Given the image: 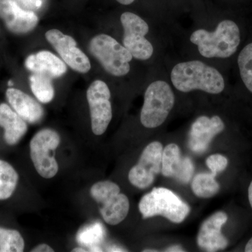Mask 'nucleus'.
Listing matches in <instances>:
<instances>
[{
  "mask_svg": "<svg viewBox=\"0 0 252 252\" xmlns=\"http://www.w3.org/2000/svg\"><path fill=\"white\" fill-rule=\"evenodd\" d=\"M171 81L177 90L184 93L200 90L219 94L225 88L224 79L220 72L198 61L176 64L172 70Z\"/></svg>",
  "mask_w": 252,
  "mask_h": 252,
  "instance_id": "obj_1",
  "label": "nucleus"
},
{
  "mask_svg": "<svg viewBox=\"0 0 252 252\" xmlns=\"http://www.w3.org/2000/svg\"><path fill=\"white\" fill-rule=\"evenodd\" d=\"M190 41L198 46L205 58L226 59L236 52L240 42V32L236 23L230 20L221 21L215 31L200 29L190 35Z\"/></svg>",
  "mask_w": 252,
  "mask_h": 252,
  "instance_id": "obj_2",
  "label": "nucleus"
},
{
  "mask_svg": "<svg viewBox=\"0 0 252 252\" xmlns=\"http://www.w3.org/2000/svg\"><path fill=\"white\" fill-rule=\"evenodd\" d=\"M142 218L165 217L173 223H182L190 212L188 204L170 189L159 187L144 195L139 203Z\"/></svg>",
  "mask_w": 252,
  "mask_h": 252,
  "instance_id": "obj_3",
  "label": "nucleus"
},
{
  "mask_svg": "<svg viewBox=\"0 0 252 252\" xmlns=\"http://www.w3.org/2000/svg\"><path fill=\"white\" fill-rule=\"evenodd\" d=\"M175 94L165 81H157L151 84L144 94L140 121L147 128L162 125L175 104Z\"/></svg>",
  "mask_w": 252,
  "mask_h": 252,
  "instance_id": "obj_4",
  "label": "nucleus"
},
{
  "mask_svg": "<svg viewBox=\"0 0 252 252\" xmlns=\"http://www.w3.org/2000/svg\"><path fill=\"white\" fill-rule=\"evenodd\" d=\"M90 193L98 204L99 213L107 224L122 223L128 215L130 202L120 187L111 181H100L91 187Z\"/></svg>",
  "mask_w": 252,
  "mask_h": 252,
  "instance_id": "obj_5",
  "label": "nucleus"
},
{
  "mask_svg": "<svg viewBox=\"0 0 252 252\" xmlns=\"http://www.w3.org/2000/svg\"><path fill=\"white\" fill-rule=\"evenodd\" d=\"M89 49L109 74L122 77L130 72L132 54L112 36L104 34L94 36L91 39Z\"/></svg>",
  "mask_w": 252,
  "mask_h": 252,
  "instance_id": "obj_6",
  "label": "nucleus"
},
{
  "mask_svg": "<svg viewBox=\"0 0 252 252\" xmlns=\"http://www.w3.org/2000/svg\"><path fill=\"white\" fill-rule=\"evenodd\" d=\"M60 143L59 134L52 129H43L32 138L30 143L31 160L41 177L51 179L57 175L59 166L55 152Z\"/></svg>",
  "mask_w": 252,
  "mask_h": 252,
  "instance_id": "obj_7",
  "label": "nucleus"
},
{
  "mask_svg": "<svg viewBox=\"0 0 252 252\" xmlns=\"http://www.w3.org/2000/svg\"><path fill=\"white\" fill-rule=\"evenodd\" d=\"M124 28L123 43L132 57L146 61L152 57L154 53L152 44L145 38L149 32V26L145 21L133 13L125 12L121 16Z\"/></svg>",
  "mask_w": 252,
  "mask_h": 252,
  "instance_id": "obj_8",
  "label": "nucleus"
},
{
  "mask_svg": "<svg viewBox=\"0 0 252 252\" xmlns=\"http://www.w3.org/2000/svg\"><path fill=\"white\" fill-rule=\"evenodd\" d=\"M86 95L90 108L93 132L95 135H102L112 119L110 91L104 81L96 80L89 86Z\"/></svg>",
  "mask_w": 252,
  "mask_h": 252,
  "instance_id": "obj_9",
  "label": "nucleus"
},
{
  "mask_svg": "<svg viewBox=\"0 0 252 252\" xmlns=\"http://www.w3.org/2000/svg\"><path fill=\"white\" fill-rule=\"evenodd\" d=\"M163 147L159 142H153L144 148L139 161L130 169L128 180L134 187L140 189L148 188L161 172Z\"/></svg>",
  "mask_w": 252,
  "mask_h": 252,
  "instance_id": "obj_10",
  "label": "nucleus"
},
{
  "mask_svg": "<svg viewBox=\"0 0 252 252\" xmlns=\"http://www.w3.org/2000/svg\"><path fill=\"white\" fill-rule=\"evenodd\" d=\"M45 36L67 65L77 72H89L91 67L90 61L77 47V42L72 36L63 34L62 32L56 29L46 32Z\"/></svg>",
  "mask_w": 252,
  "mask_h": 252,
  "instance_id": "obj_11",
  "label": "nucleus"
},
{
  "mask_svg": "<svg viewBox=\"0 0 252 252\" xmlns=\"http://www.w3.org/2000/svg\"><path fill=\"white\" fill-rule=\"evenodd\" d=\"M225 128L224 123L218 116H202L192 124L189 135V149L197 154L207 152L215 136Z\"/></svg>",
  "mask_w": 252,
  "mask_h": 252,
  "instance_id": "obj_12",
  "label": "nucleus"
},
{
  "mask_svg": "<svg viewBox=\"0 0 252 252\" xmlns=\"http://www.w3.org/2000/svg\"><path fill=\"white\" fill-rule=\"evenodd\" d=\"M228 216L223 212H217L202 223L197 236L200 249L205 252H215L224 250L228 240L222 234L221 228L226 223Z\"/></svg>",
  "mask_w": 252,
  "mask_h": 252,
  "instance_id": "obj_13",
  "label": "nucleus"
},
{
  "mask_svg": "<svg viewBox=\"0 0 252 252\" xmlns=\"http://www.w3.org/2000/svg\"><path fill=\"white\" fill-rule=\"evenodd\" d=\"M193 162L189 157H182L180 147L169 144L163 149L161 172L166 177H172L183 184H188L193 177Z\"/></svg>",
  "mask_w": 252,
  "mask_h": 252,
  "instance_id": "obj_14",
  "label": "nucleus"
},
{
  "mask_svg": "<svg viewBox=\"0 0 252 252\" xmlns=\"http://www.w3.org/2000/svg\"><path fill=\"white\" fill-rule=\"evenodd\" d=\"M0 18L6 28L14 34H26L36 27L37 16L23 9L14 0H0Z\"/></svg>",
  "mask_w": 252,
  "mask_h": 252,
  "instance_id": "obj_15",
  "label": "nucleus"
},
{
  "mask_svg": "<svg viewBox=\"0 0 252 252\" xmlns=\"http://www.w3.org/2000/svg\"><path fill=\"white\" fill-rule=\"evenodd\" d=\"M6 95L11 107L26 122L37 124L44 117L41 104L23 91L11 88L6 91Z\"/></svg>",
  "mask_w": 252,
  "mask_h": 252,
  "instance_id": "obj_16",
  "label": "nucleus"
},
{
  "mask_svg": "<svg viewBox=\"0 0 252 252\" xmlns=\"http://www.w3.org/2000/svg\"><path fill=\"white\" fill-rule=\"evenodd\" d=\"M26 67L32 73L44 74L51 79L61 77L67 72L64 62L52 53L46 51L28 56Z\"/></svg>",
  "mask_w": 252,
  "mask_h": 252,
  "instance_id": "obj_17",
  "label": "nucleus"
},
{
  "mask_svg": "<svg viewBox=\"0 0 252 252\" xmlns=\"http://www.w3.org/2000/svg\"><path fill=\"white\" fill-rule=\"evenodd\" d=\"M0 126L4 129V140L9 145L18 144L28 131L26 121L5 103L0 104Z\"/></svg>",
  "mask_w": 252,
  "mask_h": 252,
  "instance_id": "obj_18",
  "label": "nucleus"
},
{
  "mask_svg": "<svg viewBox=\"0 0 252 252\" xmlns=\"http://www.w3.org/2000/svg\"><path fill=\"white\" fill-rule=\"evenodd\" d=\"M19 176L9 162L0 160V200L12 196L17 187Z\"/></svg>",
  "mask_w": 252,
  "mask_h": 252,
  "instance_id": "obj_19",
  "label": "nucleus"
},
{
  "mask_svg": "<svg viewBox=\"0 0 252 252\" xmlns=\"http://www.w3.org/2000/svg\"><path fill=\"white\" fill-rule=\"evenodd\" d=\"M212 173H199L194 177L191 182L193 193L199 198H209L215 196L220 189Z\"/></svg>",
  "mask_w": 252,
  "mask_h": 252,
  "instance_id": "obj_20",
  "label": "nucleus"
},
{
  "mask_svg": "<svg viewBox=\"0 0 252 252\" xmlns=\"http://www.w3.org/2000/svg\"><path fill=\"white\" fill-rule=\"evenodd\" d=\"M51 78L33 73L30 77L32 91L41 103H49L54 97L55 91Z\"/></svg>",
  "mask_w": 252,
  "mask_h": 252,
  "instance_id": "obj_21",
  "label": "nucleus"
},
{
  "mask_svg": "<svg viewBox=\"0 0 252 252\" xmlns=\"http://www.w3.org/2000/svg\"><path fill=\"white\" fill-rule=\"evenodd\" d=\"M24 249V239L18 230L0 227V252H21Z\"/></svg>",
  "mask_w": 252,
  "mask_h": 252,
  "instance_id": "obj_22",
  "label": "nucleus"
},
{
  "mask_svg": "<svg viewBox=\"0 0 252 252\" xmlns=\"http://www.w3.org/2000/svg\"><path fill=\"white\" fill-rule=\"evenodd\" d=\"M238 63L244 84L252 93V43L245 46L240 52Z\"/></svg>",
  "mask_w": 252,
  "mask_h": 252,
  "instance_id": "obj_23",
  "label": "nucleus"
},
{
  "mask_svg": "<svg viewBox=\"0 0 252 252\" xmlns=\"http://www.w3.org/2000/svg\"><path fill=\"white\" fill-rule=\"evenodd\" d=\"M104 230L103 225L99 223L86 226L78 233L77 241L86 247L97 246L103 240Z\"/></svg>",
  "mask_w": 252,
  "mask_h": 252,
  "instance_id": "obj_24",
  "label": "nucleus"
},
{
  "mask_svg": "<svg viewBox=\"0 0 252 252\" xmlns=\"http://www.w3.org/2000/svg\"><path fill=\"white\" fill-rule=\"evenodd\" d=\"M228 159L220 154H213L207 158L206 165L211 173L217 176L219 173L224 171L228 166Z\"/></svg>",
  "mask_w": 252,
  "mask_h": 252,
  "instance_id": "obj_25",
  "label": "nucleus"
},
{
  "mask_svg": "<svg viewBox=\"0 0 252 252\" xmlns=\"http://www.w3.org/2000/svg\"><path fill=\"white\" fill-rule=\"evenodd\" d=\"M23 9L33 11L42 6L43 0H14Z\"/></svg>",
  "mask_w": 252,
  "mask_h": 252,
  "instance_id": "obj_26",
  "label": "nucleus"
},
{
  "mask_svg": "<svg viewBox=\"0 0 252 252\" xmlns=\"http://www.w3.org/2000/svg\"><path fill=\"white\" fill-rule=\"evenodd\" d=\"M32 252H54V249L51 248L47 244H41L31 250Z\"/></svg>",
  "mask_w": 252,
  "mask_h": 252,
  "instance_id": "obj_27",
  "label": "nucleus"
},
{
  "mask_svg": "<svg viewBox=\"0 0 252 252\" xmlns=\"http://www.w3.org/2000/svg\"><path fill=\"white\" fill-rule=\"evenodd\" d=\"M166 252H185V250H183L180 246L179 245H173V246L170 247V248H167Z\"/></svg>",
  "mask_w": 252,
  "mask_h": 252,
  "instance_id": "obj_28",
  "label": "nucleus"
},
{
  "mask_svg": "<svg viewBox=\"0 0 252 252\" xmlns=\"http://www.w3.org/2000/svg\"><path fill=\"white\" fill-rule=\"evenodd\" d=\"M248 198L249 201H250V205H251L252 208V181L251 184H250V187H249Z\"/></svg>",
  "mask_w": 252,
  "mask_h": 252,
  "instance_id": "obj_29",
  "label": "nucleus"
},
{
  "mask_svg": "<svg viewBox=\"0 0 252 252\" xmlns=\"http://www.w3.org/2000/svg\"><path fill=\"white\" fill-rule=\"evenodd\" d=\"M245 252H252V238L250 239V241L247 244L246 247H245Z\"/></svg>",
  "mask_w": 252,
  "mask_h": 252,
  "instance_id": "obj_30",
  "label": "nucleus"
},
{
  "mask_svg": "<svg viewBox=\"0 0 252 252\" xmlns=\"http://www.w3.org/2000/svg\"><path fill=\"white\" fill-rule=\"evenodd\" d=\"M118 2L123 5H129L135 1V0H117Z\"/></svg>",
  "mask_w": 252,
  "mask_h": 252,
  "instance_id": "obj_31",
  "label": "nucleus"
},
{
  "mask_svg": "<svg viewBox=\"0 0 252 252\" xmlns=\"http://www.w3.org/2000/svg\"><path fill=\"white\" fill-rule=\"evenodd\" d=\"M73 252H88L86 250H84V248H74V250H72Z\"/></svg>",
  "mask_w": 252,
  "mask_h": 252,
  "instance_id": "obj_32",
  "label": "nucleus"
},
{
  "mask_svg": "<svg viewBox=\"0 0 252 252\" xmlns=\"http://www.w3.org/2000/svg\"><path fill=\"white\" fill-rule=\"evenodd\" d=\"M9 86H13V83L12 81H9Z\"/></svg>",
  "mask_w": 252,
  "mask_h": 252,
  "instance_id": "obj_33",
  "label": "nucleus"
}]
</instances>
